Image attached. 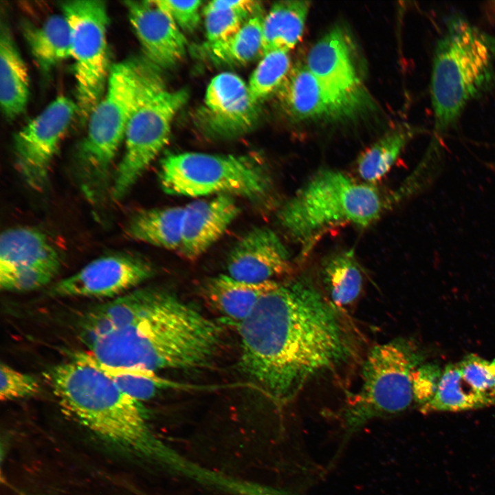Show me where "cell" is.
<instances>
[{
    "label": "cell",
    "instance_id": "obj_1",
    "mask_svg": "<svg viewBox=\"0 0 495 495\" xmlns=\"http://www.w3.org/2000/svg\"><path fill=\"white\" fill-rule=\"evenodd\" d=\"M237 326L240 368L280 404L353 351L336 309L305 276L277 282Z\"/></svg>",
    "mask_w": 495,
    "mask_h": 495
},
{
    "label": "cell",
    "instance_id": "obj_2",
    "mask_svg": "<svg viewBox=\"0 0 495 495\" xmlns=\"http://www.w3.org/2000/svg\"><path fill=\"white\" fill-rule=\"evenodd\" d=\"M223 341V329L173 294L155 289L134 322L88 342V353L107 366L156 372L210 365Z\"/></svg>",
    "mask_w": 495,
    "mask_h": 495
},
{
    "label": "cell",
    "instance_id": "obj_3",
    "mask_svg": "<svg viewBox=\"0 0 495 495\" xmlns=\"http://www.w3.org/2000/svg\"><path fill=\"white\" fill-rule=\"evenodd\" d=\"M48 380L62 410L109 444L140 456H160L138 401L104 373L74 359L50 370Z\"/></svg>",
    "mask_w": 495,
    "mask_h": 495
},
{
    "label": "cell",
    "instance_id": "obj_4",
    "mask_svg": "<svg viewBox=\"0 0 495 495\" xmlns=\"http://www.w3.org/2000/svg\"><path fill=\"white\" fill-rule=\"evenodd\" d=\"M495 83V36L454 15L448 19L434 54L430 96L435 151L466 105Z\"/></svg>",
    "mask_w": 495,
    "mask_h": 495
},
{
    "label": "cell",
    "instance_id": "obj_5",
    "mask_svg": "<svg viewBox=\"0 0 495 495\" xmlns=\"http://www.w3.org/2000/svg\"><path fill=\"white\" fill-rule=\"evenodd\" d=\"M379 190L330 168L316 172L280 207L282 228L307 255L331 230L344 225L360 228L377 220L385 206Z\"/></svg>",
    "mask_w": 495,
    "mask_h": 495
},
{
    "label": "cell",
    "instance_id": "obj_6",
    "mask_svg": "<svg viewBox=\"0 0 495 495\" xmlns=\"http://www.w3.org/2000/svg\"><path fill=\"white\" fill-rule=\"evenodd\" d=\"M151 63L126 60L109 69L103 96L88 118L79 148L76 175L88 200L101 201L110 186L111 168L141 96Z\"/></svg>",
    "mask_w": 495,
    "mask_h": 495
},
{
    "label": "cell",
    "instance_id": "obj_7",
    "mask_svg": "<svg viewBox=\"0 0 495 495\" xmlns=\"http://www.w3.org/2000/svg\"><path fill=\"white\" fill-rule=\"evenodd\" d=\"M419 361L417 351L402 340L372 348L363 364L360 388L344 412L340 449L372 419L402 412L412 404V376Z\"/></svg>",
    "mask_w": 495,
    "mask_h": 495
},
{
    "label": "cell",
    "instance_id": "obj_8",
    "mask_svg": "<svg viewBox=\"0 0 495 495\" xmlns=\"http://www.w3.org/2000/svg\"><path fill=\"white\" fill-rule=\"evenodd\" d=\"M160 183L169 195L261 198L272 190L270 170L248 156L199 152L172 154L161 162Z\"/></svg>",
    "mask_w": 495,
    "mask_h": 495
},
{
    "label": "cell",
    "instance_id": "obj_9",
    "mask_svg": "<svg viewBox=\"0 0 495 495\" xmlns=\"http://www.w3.org/2000/svg\"><path fill=\"white\" fill-rule=\"evenodd\" d=\"M151 63L138 104L127 124L124 155L118 165L111 193L126 196L168 143L175 116L188 98L185 89L169 90Z\"/></svg>",
    "mask_w": 495,
    "mask_h": 495
},
{
    "label": "cell",
    "instance_id": "obj_10",
    "mask_svg": "<svg viewBox=\"0 0 495 495\" xmlns=\"http://www.w3.org/2000/svg\"><path fill=\"white\" fill-rule=\"evenodd\" d=\"M61 8L71 31L78 113L86 121L104 94L110 69L107 6L99 0H76L62 3Z\"/></svg>",
    "mask_w": 495,
    "mask_h": 495
},
{
    "label": "cell",
    "instance_id": "obj_11",
    "mask_svg": "<svg viewBox=\"0 0 495 495\" xmlns=\"http://www.w3.org/2000/svg\"><path fill=\"white\" fill-rule=\"evenodd\" d=\"M305 65L343 117L352 116L369 104L352 41L342 28L331 29L315 43Z\"/></svg>",
    "mask_w": 495,
    "mask_h": 495
},
{
    "label": "cell",
    "instance_id": "obj_12",
    "mask_svg": "<svg viewBox=\"0 0 495 495\" xmlns=\"http://www.w3.org/2000/svg\"><path fill=\"white\" fill-rule=\"evenodd\" d=\"M76 112V103L58 96L15 135L16 168L32 190L41 192L47 186L52 161Z\"/></svg>",
    "mask_w": 495,
    "mask_h": 495
},
{
    "label": "cell",
    "instance_id": "obj_13",
    "mask_svg": "<svg viewBox=\"0 0 495 495\" xmlns=\"http://www.w3.org/2000/svg\"><path fill=\"white\" fill-rule=\"evenodd\" d=\"M495 406V358L469 354L447 364L432 399L423 413L461 412Z\"/></svg>",
    "mask_w": 495,
    "mask_h": 495
},
{
    "label": "cell",
    "instance_id": "obj_14",
    "mask_svg": "<svg viewBox=\"0 0 495 495\" xmlns=\"http://www.w3.org/2000/svg\"><path fill=\"white\" fill-rule=\"evenodd\" d=\"M200 122L210 135L232 138L242 135L258 120V104L250 96L248 84L237 74L222 72L207 87Z\"/></svg>",
    "mask_w": 495,
    "mask_h": 495
},
{
    "label": "cell",
    "instance_id": "obj_15",
    "mask_svg": "<svg viewBox=\"0 0 495 495\" xmlns=\"http://www.w3.org/2000/svg\"><path fill=\"white\" fill-rule=\"evenodd\" d=\"M153 274L151 265L139 257L109 255L92 261L56 283L50 294L60 297H113L140 284Z\"/></svg>",
    "mask_w": 495,
    "mask_h": 495
},
{
    "label": "cell",
    "instance_id": "obj_16",
    "mask_svg": "<svg viewBox=\"0 0 495 495\" xmlns=\"http://www.w3.org/2000/svg\"><path fill=\"white\" fill-rule=\"evenodd\" d=\"M228 274L250 283L275 280L292 270L289 252L275 232L267 227L248 232L233 247L227 260Z\"/></svg>",
    "mask_w": 495,
    "mask_h": 495
},
{
    "label": "cell",
    "instance_id": "obj_17",
    "mask_svg": "<svg viewBox=\"0 0 495 495\" xmlns=\"http://www.w3.org/2000/svg\"><path fill=\"white\" fill-rule=\"evenodd\" d=\"M124 4L147 60L162 69L178 64L186 54L188 43L171 16L154 1H127Z\"/></svg>",
    "mask_w": 495,
    "mask_h": 495
},
{
    "label": "cell",
    "instance_id": "obj_18",
    "mask_svg": "<svg viewBox=\"0 0 495 495\" xmlns=\"http://www.w3.org/2000/svg\"><path fill=\"white\" fill-rule=\"evenodd\" d=\"M240 212L232 195H219L184 208L179 251L188 259L202 255L226 232Z\"/></svg>",
    "mask_w": 495,
    "mask_h": 495
},
{
    "label": "cell",
    "instance_id": "obj_19",
    "mask_svg": "<svg viewBox=\"0 0 495 495\" xmlns=\"http://www.w3.org/2000/svg\"><path fill=\"white\" fill-rule=\"evenodd\" d=\"M277 93L284 110L296 120L343 118L305 63L292 67Z\"/></svg>",
    "mask_w": 495,
    "mask_h": 495
},
{
    "label": "cell",
    "instance_id": "obj_20",
    "mask_svg": "<svg viewBox=\"0 0 495 495\" xmlns=\"http://www.w3.org/2000/svg\"><path fill=\"white\" fill-rule=\"evenodd\" d=\"M60 256L47 236L30 227H16L2 232L0 270L46 267L59 270Z\"/></svg>",
    "mask_w": 495,
    "mask_h": 495
},
{
    "label": "cell",
    "instance_id": "obj_21",
    "mask_svg": "<svg viewBox=\"0 0 495 495\" xmlns=\"http://www.w3.org/2000/svg\"><path fill=\"white\" fill-rule=\"evenodd\" d=\"M277 281L250 283L236 280L228 274L209 278L203 294L209 304L225 320L239 325L252 312L260 298Z\"/></svg>",
    "mask_w": 495,
    "mask_h": 495
},
{
    "label": "cell",
    "instance_id": "obj_22",
    "mask_svg": "<svg viewBox=\"0 0 495 495\" xmlns=\"http://www.w3.org/2000/svg\"><path fill=\"white\" fill-rule=\"evenodd\" d=\"M29 96V76L8 27L1 25L0 100L2 112L12 120L25 110Z\"/></svg>",
    "mask_w": 495,
    "mask_h": 495
},
{
    "label": "cell",
    "instance_id": "obj_23",
    "mask_svg": "<svg viewBox=\"0 0 495 495\" xmlns=\"http://www.w3.org/2000/svg\"><path fill=\"white\" fill-rule=\"evenodd\" d=\"M155 288H144L99 305L85 315L81 323L87 342L134 322L153 300Z\"/></svg>",
    "mask_w": 495,
    "mask_h": 495
},
{
    "label": "cell",
    "instance_id": "obj_24",
    "mask_svg": "<svg viewBox=\"0 0 495 495\" xmlns=\"http://www.w3.org/2000/svg\"><path fill=\"white\" fill-rule=\"evenodd\" d=\"M23 32L36 63L44 73L72 58L71 31L63 14L51 15L39 26L26 23Z\"/></svg>",
    "mask_w": 495,
    "mask_h": 495
},
{
    "label": "cell",
    "instance_id": "obj_25",
    "mask_svg": "<svg viewBox=\"0 0 495 495\" xmlns=\"http://www.w3.org/2000/svg\"><path fill=\"white\" fill-rule=\"evenodd\" d=\"M310 8L307 1L276 2L264 16L261 56L275 50L289 51L300 40Z\"/></svg>",
    "mask_w": 495,
    "mask_h": 495
},
{
    "label": "cell",
    "instance_id": "obj_26",
    "mask_svg": "<svg viewBox=\"0 0 495 495\" xmlns=\"http://www.w3.org/2000/svg\"><path fill=\"white\" fill-rule=\"evenodd\" d=\"M184 208L167 207L146 210L135 214L128 223V235L169 250L180 248Z\"/></svg>",
    "mask_w": 495,
    "mask_h": 495
},
{
    "label": "cell",
    "instance_id": "obj_27",
    "mask_svg": "<svg viewBox=\"0 0 495 495\" xmlns=\"http://www.w3.org/2000/svg\"><path fill=\"white\" fill-rule=\"evenodd\" d=\"M320 276L331 301L338 307L350 305L361 293L363 274L352 250L326 257L320 265Z\"/></svg>",
    "mask_w": 495,
    "mask_h": 495
},
{
    "label": "cell",
    "instance_id": "obj_28",
    "mask_svg": "<svg viewBox=\"0 0 495 495\" xmlns=\"http://www.w3.org/2000/svg\"><path fill=\"white\" fill-rule=\"evenodd\" d=\"M264 16L261 10L250 16L242 27L229 38L204 45L210 59L219 65H245L261 55Z\"/></svg>",
    "mask_w": 495,
    "mask_h": 495
},
{
    "label": "cell",
    "instance_id": "obj_29",
    "mask_svg": "<svg viewBox=\"0 0 495 495\" xmlns=\"http://www.w3.org/2000/svg\"><path fill=\"white\" fill-rule=\"evenodd\" d=\"M416 131L402 126L386 133L360 155L357 172L361 181L373 185L390 170Z\"/></svg>",
    "mask_w": 495,
    "mask_h": 495
},
{
    "label": "cell",
    "instance_id": "obj_30",
    "mask_svg": "<svg viewBox=\"0 0 495 495\" xmlns=\"http://www.w3.org/2000/svg\"><path fill=\"white\" fill-rule=\"evenodd\" d=\"M258 10L260 6L254 1L217 0L208 2L203 10L206 43L229 38Z\"/></svg>",
    "mask_w": 495,
    "mask_h": 495
},
{
    "label": "cell",
    "instance_id": "obj_31",
    "mask_svg": "<svg viewBox=\"0 0 495 495\" xmlns=\"http://www.w3.org/2000/svg\"><path fill=\"white\" fill-rule=\"evenodd\" d=\"M74 359L88 363L100 370L125 394L133 399L146 401L153 398L167 382L155 372L140 368L114 367L98 362L88 352L75 354Z\"/></svg>",
    "mask_w": 495,
    "mask_h": 495
},
{
    "label": "cell",
    "instance_id": "obj_32",
    "mask_svg": "<svg viewBox=\"0 0 495 495\" xmlns=\"http://www.w3.org/2000/svg\"><path fill=\"white\" fill-rule=\"evenodd\" d=\"M292 67L289 51L275 50L263 54L248 84L252 100L259 104L277 92Z\"/></svg>",
    "mask_w": 495,
    "mask_h": 495
},
{
    "label": "cell",
    "instance_id": "obj_33",
    "mask_svg": "<svg viewBox=\"0 0 495 495\" xmlns=\"http://www.w3.org/2000/svg\"><path fill=\"white\" fill-rule=\"evenodd\" d=\"M58 270L46 267H18L0 270L1 289L11 292H27L49 283Z\"/></svg>",
    "mask_w": 495,
    "mask_h": 495
},
{
    "label": "cell",
    "instance_id": "obj_34",
    "mask_svg": "<svg viewBox=\"0 0 495 495\" xmlns=\"http://www.w3.org/2000/svg\"><path fill=\"white\" fill-rule=\"evenodd\" d=\"M0 375L1 401L33 396L40 391V384L34 377L16 371L6 364H1Z\"/></svg>",
    "mask_w": 495,
    "mask_h": 495
},
{
    "label": "cell",
    "instance_id": "obj_35",
    "mask_svg": "<svg viewBox=\"0 0 495 495\" xmlns=\"http://www.w3.org/2000/svg\"><path fill=\"white\" fill-rule=\"evenodd\" d=\"M154 2L171 16L182 32H192L198 28L201 1L157 0Z\"/></svg>",
    "mask_w": 495,
    "mask_h": 495
},
{
    "label": "cell",
    "instance_id": "obj_36",
    "mask_svg": "<svg viewBox=\"0 0 495 495\" xmlns=\"http://www.w3.org/2000/svg\"><path fill=\"white\" fill-rule=\"evenodd\" d=\"M442 371L433 363L420 364L415 370L412 376L414 402L419 409L428 404L435 395Z\"/></svg>",
    "mask_w": 495,
    "mask_h": 495
},
{
    "label": "cell",
    "instance_id": "obj_37",
    "mask_svg": "<svg viewBox=\"0 0 495 495\" xmlns=\"http://www.w3.org/2000/svg\"><path fill=\"white\" fill-rule=\"evenodd\" d=\"M492 7H493L494 10H495V1L492 2Z\"/></svg>",
    "mask_w": 495,
    "mask_h": 495
},
{
    "label": "cell",
    "instance_id": "obj_38",
    "mask_svg": "<svg viewBox=\"0 0 495 495\" xmlns=\"http://www.w3.org/2000/svg\"><path fill=\"white\" fill-rule=\"evenodd\" d=\"M494 170H495V165L494 166Z\"/></svg>",
    "mask_w": 495,
    "mask_h": 495
}]
</instances>
